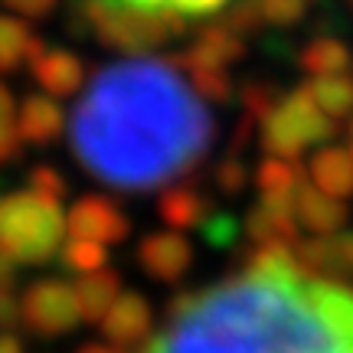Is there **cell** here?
Wrapping results in <instances>:
<instances>
[{
    "mask_svg": "<svg viewBox=\"0 0 353 353\" xmlns=\"http://www.w3.org/2000/svg\"><path fill=\"white\" fill-rule=\"evenodd\" d=\"M213 141L210 105L180 63L161 56L101 65L69 118V144L82 170L125 193H148L190 174Z\"/></svg>",
    "mask_w": 353,
    "mask_h": 353,
    "instance_id": "1",
    "label": "cell"
},
{
    "mask_svg": "<svg viewBox=\"0 0 353 353\" xmlns=\"http://www.w3.org/2000/svg\"><path fill=\"white\" fill-rule=\"evenodd\" d=\"M141 353H353V288L301 265L245 268L167 301V327Z\"/></svg>",
    "mask_w": 353,
    "mask_h": 353,
    "instance_id": "2",
    "label": "cell"
},
{
    "mask_svg": "<svg viewBox=\"0 0 353 353\" xmlns=\"http://www.w3.org/2000/svg\"><path fill=\"white\" fill-rule=\"evenodd\" d=\"M65 216L59 200L43 193L0 196V252L17 265H46L63 249Z\"/></svg>",
    "mask_w": 353,
    "mask_h": 353,
    "instance_id": "3",
    "label": "cell"
},
{
    "mask_svg": "<svg viewBox=\"0 0 353 353\" xmlns=\"http://www.w3.org/2000/svg\"><path fill=\"white\" fill-rule=\"evenodd\" d=\"M334 134H337V121L317 108L307 85L281 95V101L259 125L262 151L281 161H301L304 151L324 148Z\"/></svg>",
    "mask_w": 353,
    "mask_h": 353,
    "instance_id": "4",
    "label": "cell"
},
{
    "mask_svg": "<svg viewBox=\"0 0 353 353\" xmlns=\"http://www.w3.org/2000/svg\"><path fill=\"white\" fill-rule=\"evenodd\" d=\"M82 13H85L88 26L95 30L101 46L128 56L138 52H151L170 37L183 33V20L174 17H154V13L131 10L118 0H82Z\"/></svg>",
    "mask_w": 353,
    "mask_h": 353,
    "instance_id": "5",
    "label": "cell"
},
{
    "mask_svg": "<svg viewBox=\"0 0 353 353\" xmlns=\"http://www.w3.org/2000/svg\"><path fill=\"white\" fill-rule=\"evenodd\" d=\"M20 321L37 337H63L82 324L76 288L63 278H39L20 301Z\"/></svg>",
    "mask_w": 353,
    "mask_h": 353,
    "instance_id": "6",
    "label": "cell"
},
{
    "mask_svg": "<svg viewBox=\"0 0 353 353\" xmlns=\"http://www.w3.org/2000/svg\"><path fill=\"white\" fill-rule=\"evenodd\" d=\"M65 232H69V239L118 245L131 236V219L114 200L88 193V196L72 203V210L65 213Z\"/></svg>",
    "mask_w": 353,
    "mask_h": 353,
    "instance_id": "7",
    "label": "cell"
},
{
    "mask_svg": "<svg viewBox=\"0 0 353 353\" xmlns=\"http://www.w3.org/2000/svg\"><path fill=\"white\" fill-rule=\"evenodd\" d=\"M138 265L144 275H151L154 281L174 285L190 272L193 265V245L187 236H180L176 229H157L148 232L138 245Z\"/></svg>",
    "mask_w": 353,
    "mask_h": 353,
    "instance_id": "8",
    "label": "cell"
},
{
    "mask_svg": "<svg viewBox=\"0 0 353 353\" xmlns=\"http://www.w3.org/2000/svg\"><path fill=\"white\" fill-rule=\"evenodd\" d=\"M298 265L307 275L317 278H353V232H334V236H311L294 245Z\"/></svg>",
    "mask_w": 353,
    "mask_h": 353,
    "instance_id": "9",
    "label": "cell"
},
{
    "mask_svg": "<svg viewBox=\"0 0 353 353\" xmlns=\"http://www.w3.org/2000/svg\"><path fill=\"white\" fill-rule=\"evenodd\" d=\"M242 56H245V39L232 33L226 23H210L196 33L193 46L176 63L183 72H196V69H226L239 63Z\"/></svg>",
    "mask_w": 353,
    "mask_h": 353,
    "instance_id": "10",
    "label": "cell"
},
{
    "mask_svg": "<svg viewBox=\"0 0 353 353\" xmlns=\"http://www.w3.org/2000/svg\"><path fill=\"white\" fill-rule=\"evenodd\" d=\"M245 236L259 245H288L301 242V226L294 219V203L259 200L245 216Z\"/></svg>",
    "mask_w": 353,
    "mask_h": 353,
    "instance_id": "11",
    "label": "cell"
},
{
    "mask_svg": "<svg viewBox=\"0 0 353 353\" xmlns=\"http://www.w3.org/2000/svg\"><path fill=\"white\" fill-rule=\"evenodd\" d=\"M148 330H151V304L138 291H125L112 304V311L101 317V334L118 350L141 343L148 337Z\"/></svg>",
    "mask_w": 353,
    "mask_h": 353,
    "instance_id": "12",
    "label": "cell"
},
{
    "mask_svg": "<svg viewBox=\"0 0 353 353\" xmlns=\"http://www.w3.org/2000/svg\"><path fill=\"white\" fill-rule=\"evenodd\" d=\"M294 219H298V226L314 232V236H334L347 223V206L327 196L324 190H317L304 176L301 187L294 190Z\"/></svg>",
    "mask_w": 353,
    "mask_h": 353,
    "instance_id": "13",
    "label": "cell"
},
{
    "mask_svg": "<svg viewBox=\"0 0 353 353\" xmlns=\"http://www.w3.org/2000/svg\"><path fill=\"white\" fill-rule=\"evenodd\" d=\"M157 213L170 229L183 232V229L203 226L210 219V213H213V203L193 183H170V187H164L161 200H157Z\"/></svg>",
    "mask_w": 353,
    "mask_h": 353,
    "instance_id": "14",
    "label": "cell"
},
{
    "mask_svg": "<svg viewBox=\"0 0 353 353\" xmlns=\"http://www.w3.org/2000/svg\"><path fill=\"white\" fill-rule=\"evenodd\" d=\"M30 72L39 82V88H46L56 99L76 95L79 88L85 85V63L69 50H46L30 65Z\"/></svg>",
    "mask_w": 353,
    "mask_h": 353,
    "instance_id": "15",
    "label": "cell"
},
{
    "mask_svg": "<svg viewBox=\"0 0 353 353\" xmlns=\"http://www.w3.org/2000/svg\"><path fill=\"white\" fill-rule=\"evenodd\" d=\"M17 128H20V138L26 144H52V141L63 138L65 131L63 105L56 99H50V95H30L20 105Z\"/></svg>",
    "mask_w": 353,
    "mask_h": 353,
    "instance_id": "16",
    "label": "cell"
},
{
    "mask_svg": "<svg viewBox=\"0 0 353 353\" xmlns=\"http://www.w3.org/2000/svg\"><path fill=\"white\" fill-rule=\"evenodd\" d=\"M307 174H311V183L334 200H343L353 193V157L347 148H337V144L317 148Z\"/></svg>",
    "mask_w": 353,
    "mask_h": 353,
    "instance_id": "17",
    "label": "cell"
},
{
    "mask_svg": "<svg viewBox=\"0 0 353 353\" xmlns=\"http://www.w3.org/2000/svg\"><path fill=\"white\" fill-rule=\"evenodd\" d=\"M72 288H76L82 321L101 324V317L108 314L112 304L121 298V275H118V272H108V268H99V272L79 275V281Z\"/></svg>",
    "mask_w": 353,
    "mask_h": 353,
    "instance_id": "18",
    "label": "cell"
},
{
    "mask_svg": "<svg viewBox=\"0 0 353 353\" xmlns=\"http://www.w3.org/2000/svg\"><path fill=\"white\" fill-rule=\"evenodd\" d=\"M298 65H301L311 79L343 76V72L353 65V56H350V50H347V43H341V39L317 37L298 52Z\"/></svg>",
    "mask_w": 353,
    "mask_h": 353,
    "instance_id": "19",
    "label": "cell"
},
{
    "mask_svg": "<svg viewBox=\"0 0 353 353\" xmlns=\"http://www.w3.org/2000/svg\"><path fill=\"white\" fill-rule=\"evenodd\" d=\"M304 170L294 161H281V157H265L255 167V187L262 193V200L275 203H294V190L301 187Z\"/></svg>",
    "mask_w": 353,
    "mask_h": 353,
    "instance_id": "20",
    "label": "cell"
},
{
    "mask_svg": "<svg viewBox=\"0 0 353 353\" xmlns=\"http://www.w3.org/2000/svg\"><path fill=\"white\" fill-rule=\"evenodd\" d=\"M307 92L321 112L341 121V118H350L353 114V79L347 76H321L307 82Z\"/></svg>",
    "mask_w": 353,
    "mask_h": 353,
    "instance_id": "21",
    "label": "cell"
},
{
    "mask_svg": "<svg viewBox=\"0 0 353 353\" xmlns=\"http://www.w3.org/2000/svg\"><path fill=\"white\" fill-rule=\"evenodd\" d=\"M131 10L154 13V17H174V20H200V17H213L226 7L229 0H118Z\"/></svg>",
    "mask_w": 353,
    "mask_h": 353,
    "instance_id": "22",
    "label": "cell"
},
{
    "mask_svg": "<svg viewBox=\"0 0 353 353\" xmlns=\"http://www.w3.org/2000/svg\"><path fill=\"white\" fill-rule=\"evenodd\" d=\"M33 37H37V33H33L23 20L0 13V76H3V72H17V69L26 63V52H30Z\"/></svg>",
    "mask_w": 353,
    "mask_h": 353,
    "instance_id": "23",
    "label": "cell"
},
{
    "mask_svg": "<svg viewBox=\"0 0 353 353\" xmlns=\"http://www.w3.org/2000/svg\"><path fill=\"white\" fill-rule=\"evenodd\" d=\"M59 262H63V268H69V272L88 275V272H99V268H105L108 252H105V245H99V242L69 239L63 249H59Z\"/></svg>",
    "mask_w": 353,
    "mask_h": 353,
    "instance_id": "24",
    "label": "cell"
},
{
    "mask_svg": "<svg viewBox=\"0 0 353 353\" xmlns=\"http://www.w3.org/2000/svg\"><path fill=\"white\" fill-rule=\"evenodd\" d=\"M187 79L206 105H229L232 92H236L226 69H196V72H187Z\"/></svg>",
    "mask_w": 353,
    "mask_h": 353,
    "instance_id": "25",
    "label": "cell"
},
{
    "mask_svg": "<svg viewBox=\"0 0 353 353\" xmlns=\"http://www.w3.org/2000/svg\"><path fill=\"white\" fill-rule=\"evenodd\" d=\"M239 95H242V105H245V114H249L252 121H262L265 114L281 101L278 85L275 82H268V79H249V82L242 85Z\"/></svg>",
    "mask_w": 353,
    "mask_h": 353,
    "instance_id": "26",
    "label": "cell"
},
{
    "mask_svg": "<svg viewBox=\"0 0 353 353\" xmlns=\"http://www.w3.org/2000/svg\"><path fill=\"white\" fill-rule=\"evenodd\" d=\"M200 232H203V239H206L210 249H232V242L239 239L242 226L232 213H226V210H213L210 219L200 226Z\"/></svg>",
    "mask_w": 353,
    "mask_h": 353,
    "instance_id": "27",
    "label": "cell"
},
{
    "mask_svg": "<svg viewBox=\"0 0 353 353\" xmlns=\"http://www.w3.org/2000/svg\"><path fill=\"white\" fill-rule=\"evenodd\" d=\"M213 180L226 196H236V193H242V190L249 187V164L242 157H236V154H229V157H223L216 164Z\"/></svg>",
    "mask_w": 353,
    "mask_h": 353,
    "instance_id": "28",
    "label": "cell"
},
{
    "mask_svg": "<svg viewBox=\"0 0 353 353\" xmlns=\"http://www.w3.org/2000/svg\"><path fill=\"white\" fill-rule=\"evenodd\" d=\"M223 23H226L232 33H239L242 39L252 37V33H259V30L265 26V17H262L259 0H239V3H232Z\"/></svg>",
    "mask_w": 353,
    "mask_h": 353,
    "instance_id": "29",
    "label": "cell"
},
{
    "mask_svg": "<svg viewBox=\"0 0 353 353\" xmlns=\"http://www.w3.org/2000/svg\"><path fill=\"white\" fill-rule=\"evenodd\" d=\"M259 7L268 26H294L307 13L311 0H262Z\"/></svg>",
    "mask_w": 353,
    "mask_h": 353,
    "instance_id": "30",
    "label": "cell"
},
{
    "mask_svg": "<svg viewBox=\"0 0 353 353\" xmlns=\"http://www.w3.org/2000/svg\"><path fill=\"white\" fill-rule=\"evenodd\" d=\"M30 190L33 193H43V196H50V200H63L65 193H69V183H65V176L50 164H39L30 170Z\"/></svg>",
    "mask_w": 353,
    "mask_h": 353,
    "instance_id": "31",
    "label": "cell"
},
{
    "mask_svg": "<svg viewBox=\"0 0 353 353\" xmlns=\"http://www.w3.org/2000/svg\"><path fill=\"white\" fill-rule=\"evenodd\" d=\"M20 157H23V138H20V128L17 125L0 128V167L17 164Z\"/></svg>",
    "mask_w": 353,
    "mask_h": 353,
    "instance_id": "32",
    "label": "cell"
},
{
    "mask_svg": "<svg viewBox=\"0 0 353 353\" xmlns=\"http://www.w3.org/2000/svg\"><path fill=\"white\" fill-rule=\"evenodd\" d=\"M3 3H7L10 10L23 13V17H33V20L52 13V7H56V0H3Z\"/></svg>",
    "mask_w": 353,
    "mask_h": 353,
    "instance_id": "33",
    "label": "cell"
},
{
    "mask_svg": "<svg viewBox=\"0 0 353 353\" xmlns=\"http://www.w3.org/2000/svg\"><path fill=\"white\" fill-rule=\"evenodd\" d=\"M20 321V304L13 301V294H0V334L13 330Z\"/></svg>",
    "mask_w": 353,
    "mask_h": 353,
    "instance_id": "34",
    "label": "cell"
},
{
    "mask_svg": "<svg viewBox=\"0 0 353 353\" xmlns=\"http://www.w3.org/2000/svg\"><path fill=\"white\" fill-rule=\"evenodd\" d=\"M13 285H17V262L0 252V294H13Z\"/></svg>",
    "mask_w": 353,
    "mask_h": 353,
    "instance_id": "35",
    "label": "cell"
},
{
    "mask_svg": "<svg viewBox=\"0 0 353 353\" xmlns=\"http://www.w3.org/2000/svg\"><path fill=\"white\" fill-rule=\"evenodd\" d=\"M13 112H17V105H13L10 88H7L3 82H0V128L13 125Z\"/></svg>",
    "mask_w": 353,
    "mask_h": 353,
    "instance_id": "36",
    "label": "cell"
},
{
    "mask_svg": "<svg viewBox=\"0 0 353 353\" xmlns=\"http://www.w3.org/2000/svg\"><path fill=\"white\" fill-rule=\"evenodd\" d=\"M0 353H26L23 341H20L13 330H3V334H0Z\"/></svg>",
    "mask_w": 353,
    "mask_h": 353,
    "instance_id": "37",
    "label": "cell"
},
{
    "mask_svg": "<svg viewBox=\"0 0 353 353\" xmlns=\"http://www.w3.org/2000/svg\"><path fill=\"white\" fill-rule=\"evenodd\" d=\"M79 353H125L112 347V343H85V347H79Z\"/></svg>",
    "mask_w": 353,
    "mask_h": 353,
    "instance_id": "38",
    "label": "cell"
},
{
    "mask_svg": "<svg viewBox=\"0 0 353 353\" xmlns=\"http://www.w3.org/2000/svg\"><path fill=\"white\" fill-rule=\"evenodd\" d=\"M347 151H350V157H353V118H350V128H347Z\"/></svg>",
    "mask_w": 353,
    "mask_h": 353,
    "instance_id": "39",
    "label": "cell"
},
{
    "mask_svg": "<svg viewBox=\"0 0 353 353\" xmlns=\"http://www.w3.org/2000/svg\"><path fill=\"white\" fill-rule=\"evenodd\" d=\"M259 3H262V0H259Z\"/></svg>",
    "mask_w": 353,
    "mask_h": 353,
    "instance_id": "40",
    "label": "cell"
},
{
    "mask_svg": "<svg viewBox=\"0 0 353 353\" xmlns=\"http://www.w3.org/2000/svg\"><path fill=\"white\" fill-rule=\"evenodd\" d=\"M350 79H353V76H350Z\"/></svg>",
    "mask_w": 353,
    "mask_h": 353,
    "instance_id": "41",
    "label": "cell"
}]
</instances>
